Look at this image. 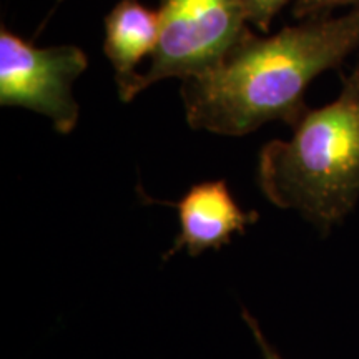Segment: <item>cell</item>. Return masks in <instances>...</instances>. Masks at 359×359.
<instances>
[{"instance_id": "6", "label": "cell", "mask_w": 359, "mask_h": 359, "mask_svg": "<svg viewBox=\"0 0 359 359\" xmlns=\"http://www.w3.org/2000/svg\"><path fill=\"white\" fill-rule=\"evenodd\" d=\"M160 37L158 12L138 0H120L105 17L103 52L109 58L120 100L130 103L137 97L140 79L138 65L151 57Z\"/></svg>"}, {"instance_id": "9", "label": "cell", "mask_w": 359, "mask_h": 359, "mask_svg": "<svg viewBox=\"0 0 359 359\" xmlns=\"http://www.w3.org/2000/svg\"><path fill=\"white\" fill-rule=\"evenodd\" d=\"M241 316H243L245 323H246V325H248V327L251 330V333H253V336H255V339H257V344H258L259 351L263 353V358L264 359H281L280 354L276 353V349L268 343L266 338H264L262 327H259L258 321L255 320L253 316H251V313L246 311V309H241Z\"/></svg>"}, {"instance_id": "3", "label": "cell", "mask_w": 359, "mask_h": 359, "mask_svg": "<svg viewBox=\"0 0 359 359\" xmlns=\"http://www.w3.org/2000/svg\"><path fill=\"white\" fill-rule=\"evenodd\" d=\"M160 37L137 95L167 79L213 69L250 29L243 0H160Z\"/></svg>"}, {"instance_id": "2", "label": "cell", "mask_w": 359, "mask_h": 359, "mask_svg": "<svg viewBox=\"0 0 359 359\" xmlns=\"http://www.w3.org/2000/svg\"><path fill=\"white\" fill-rule=\"evenodd\" d=\"M290 140H271L258 156V187L269 203L294 210L330 235L359 200V82L343 79L339 97L308 109Z\"/></svg>"}, {"instance_id": "4", "label": "cell", "mask_w": 359, "mask_h": 359, "mask_svg": "<svg viewBox=\"0 0 359 359\" xmlns=\"http://www.w3.org/2000/svg\"><path fill=\"white\" fill-rule=\"evenodd\" d=\"M87 69V53L75 45L40 48L0 29V105L47 116L58 133L69 135L77 127L74 83Z\"/></svg>"}, {"instance_id": "5", "label": "cell", "mask_w": 359, "mask_h": 359, "mask_svg": "<svg viewBox=\"0 0 359 359\" xmlns=\"http://www.w3.org/2000/svg\"><path fill=\"white\" fill-rule=\"evenodd\" d=\"M170 205L178 210L180 233L163 255V262L182 250L198 257L205 250L223 248L233 235H245L246 228L259 218L258 212H245L236 203L224 180L196 183L177 203Z\"/></svg>"}, {"instance_id": "10", "label": "cell", "mask_w": 359, "mask_h": 359, "mask_svg": "<svg viewBox=\"0 0 359 359\" xmlns=\"http://www.w3.org/2000/svg\"><path fill=\"white\" fill-rule=\"evenodd\" d=\"M349 77H353L356 82H359V62L356 64V67L351 70V74H349Z\"/></svg>"}, {"instance_id": "7", "label": "cell", "mask_w": 359, "mask_h": 359, "mask_svg": "<svg viewBox=\"0 0 359 359\" xmlns=\"http://www.w3.org/2000/svg\"><path fill=\"white\" fill-rule=\"evenodd\" d=\"M246 20L262 32H268L275 17L291 0H243Z\"/></svg>"}, {"instance_id": "1", "label": "cell", "mask_w": 359, "mask_h": 359, "mask_svg": "<svg viewBox=\"0 0 359 359\" xmlns=\"http://www.w3.org/2000/svg\"><path fill=\"white\" fill-rule=\"evenodd\" d=\"M359 50V7L318 15L271 37L251 30L222 62L182 80L185 118L193 130L243 137L269 122L291 128L309 107V83Z\"/></svg>"}, {"instance_id": "8", "label": "cell", "mask_w": 359, "mask_h": 359, "mask_svg": "<svg viewBox=\"0 0 359 359\" xmlns=\"http://www.w3.org/2000/svg\"><path fill=\"white\" fill-rule=\"evenodd\" d=\"M343 7H359V0H294L293 17L298 20L318 15H330Z\"/></svg>"}]
</instances>
